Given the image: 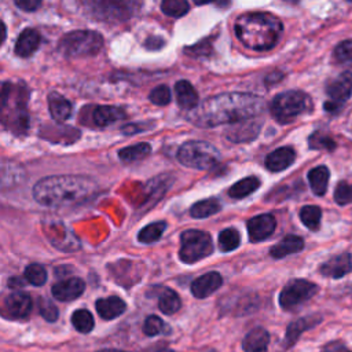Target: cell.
I'll return each instance as SVG.
<instances>
[{
    "label": "cell",
    "instance_id": "cell-1",
    "mask_svg": "<svg viewBox=\"0 0 352 352\" xmlns=\"http://www.w3.org/2000/svg\"><path fill=\"white\" fill-rule=\"evenodd\" d=\"M265 102L249 92H224L210 96L191 110L187 118L198 126L212 128L220 124L242 122L258 116Z\"/></svg>",
    "mask_w": 352,
    "mask_h": 352
},
{
    "label": "cell",
    "instance_id": "cell-2",
    "mask_svg": "<svg viewBox=\"0 0 352 352\" xmlns=\"http://www.w3.org/2000/svg\"><path fill=\"white\" fill-rule=\"evenodd\" d=\"M95 180L87 176L59 175L40 179L33 187V198L43 206L69 208L87 202L98 192Z\"/></svg>",
    "mask_w": 352,
    "mask_h": 352
},
{
    "label": "cell",
    "instance_id": "cell-3",
    "mask_svg": "<svg viewBox=\"0 0 352 352\" xmlns=\"http://www.w3.org/2000/svg\"><path fill=\"white\" fill-rule=\"evenodd\" d=\"M282 22L268 12H248L235 22L239 41L254 51H268L275 47L282 33Z\"/></svg>",
    "mask_w": 352,
    "mask_h": 352
},
{
    "label": "cell",
    "instance_id": "cell-4",
    "mask_svg": "<svg viewBox=\"0 0 352 352\" xmlns=\"http://www.w3.org/2000/svg\"><path fill=\"white\" fill-rule=\"evenodd\" d=\"M311 109V98L301 91L280 92L271 102V114L280 124L292 122Z\"/></svg>",
    "mask_w": 352,
    "mask_h": 352
},
{
    "label": "cell",
    "instance_id": "cell-5",
    "mask_svg": "<svg viewBox=\"0 0 352 352\" xmlns=\"http://www.w3.org/2000/svg\"><path fill=\"white\" fill-rule=\"evenodd\" d=\"M177 160L184 166L205 170L214 166L220 161V153L208 142L190 140L179 147Z\"/></svg>",
    "mask_w": 352,
    "mask_h": 352
},
{
    "label": "cell",
    "instance_id": "cell-6",
    "mask_svg": "<svg viewBox=\"0 0 352 352\" xmlns=\"http://www.w3.org/2000/svg\"><path fill=\"white\" fill-rule=\"evenodd\" d=\"M103 47V37L94 30H76L59 40V51L65 56H92Z\"/></svg>",
    "mask_w": 352,
    "mask_h": 352
},
{
    "label": "cell",
    "instance_id": "cell-7",
    "mask_svg": "<svg viewBox=\"0 0 352 352\" xmlns=\"http://www.w3.org/2000/svg\"><path fill=\"white\" fill-rule=\"evenodd\" d=\"M213 252L212 238L201 230H186L180 235L179 257L186 264L199 261Z\"/></svg>",
    "mask_w": 352,
    "mask_h": 352
},
{
    "label": "cell",
    "instance_id": "cell-8",
    "mask_svg": "<svg viewBox=\"0 0 352 352\" xmlns=\"http://www.w3.org/2000/svg\"><path fill=\"white\" fill-rule=\"evenodd\" d=\"M326 94L329 99L324 102L323 109L327 113L340 111L352 95V73L342 72L338 77L329 81L326 85Z\"/></svg>",
    "mask_w": 352,
    "mask_h": 352
},
{
    "label": "cell",
    "instance_id": "cell-9",
    "mask_svg": "<svg viewBox=\"0 0 352 352\" xmlns=\"http://www.w3.org/2000/svg\"><path fill=\"white\" fill-rule=\"evenodd\" d=\"M318 292V286L305 279L290 280L279 294V304L283 309H293L308 301Z\"/></svg>",
    "mask_w": 352,
    "mask_h": 352
},
{
    "label": "cell",
    "instance_id": "cell-10",
    "mask_svg": "<svg viewBox=\"0 0 352 352\" xmlns=\"http://www.w3.org/2000/svg\"><path fill=\"white\" fill-rule=\"evenodd\" d=\"M276 220L272 214H258L248 220V234L252 242L267 239L275 231Z\"/></svg>",
    "mask_w": 352,
    "mask_h": 352
},
{
    "label": "cell",
    "instance_id": "cell-11",
    "mask_svg": "<svg viewBox=\"0 0 352 352\" xmlns=\"http://www.w3.org/2000/svg\"><path fill=\"white\" fill-rule=\"evenodd\" d=\"M319 272L323 276L327 278H342L344 275L352 272V256L348 252H342L331 258H329L327 261H324L320 267H319Z\"/></svg>",
    "mask_w": 352,
    "mask_h": 352
},
{
    "label": "cell",
    "instance_id": "cell-12",
    "mask_svg": "<svg viewBox=\"0 0 352 352\" xmlns=\"http://www.w3.org/2000/svg\"><path fill=\"white\" fill-rule=\"evenodd\" d=\"M85 283L80 278H69L56 282L52 286V296L59 301H72L82 294Z\"/></svg>",
    "mask_w": 352,
    "mask_h": 352
},
{
    "label": "cell",
    "instance_id": "cell-13",
    "mask_svg": "<svg viewBox=\"0 0 352 352\" xmlns=\"http://www.w3.org/2000/svg\"><path fill=\"white\" fill-rule=\"evenodd\" d=\"M4 309L11 318H25L32 309V298L25 292H14L6 297Z\"/></svg>",
    "mask_w": 352,
    "mask_h": 352
},
{
    "label": "cell",
    "instance_id": "cell-14",
    "mask_svg": "<svg viewBox=\"0 0 352 352\" xmlns=\"http://www.w3.org/2000/svg\"><path fill=\"white\" fill-rule=\"evenodd\" d=\"M223 283V278L219 272L212 271L201 275L191 283V293L197 298H205L214 293Z\"/></svg>",
    "mask_w": 352,
    "mask_h": 352
},
{
    "label": "cell",
    "instance_id": "cell-15",
    "mask_svg": "<svg viewBox=\"0 0 352 352\" xmlns=\"http://www.w3.org/2000/svg\"><path fill=\"white\" fill-rule=\"evenodd\" d=\"M322 320V316L319 315H309V316H304L300 318L297 320H293L285 334V341H283V348H290L294 345V342L300 338L301 333H304L305 330L316 326L319 322Z\"/></svg>",
    "mask_w": 352,
    "mask_h": 352
},
{
    "label": "cell",
    "instance_id": "cell-16",
    "mask_svg": "<svg viewBox=\"0 0 352 352\" xmlns=\"http://www.w3.org/2000/svg\"><path fill=\"white\" fill-rule=\"evenodd\" d=\"M296 160V153L292 147H279L270 153L265 158V168L271 172H280L289 168Z\"/></svg>",
    "mask_w": 352,
    "mask_h": 352
},
{
    "label": "cell",
    "instance_id": "cell-17",
    "mask_svg": "<svg viewBox=\"0 0 352 352\" xmlns=\"http://www.w3.org/2000/svg\"><path fill=\"white\" fill-rule=\"evenodd\" d=\"M40 33L36 29L28 28L21 32L15 43V54L22 58L30 56L40 45Z\"/></svg>",
    "mask_w": 352,
    "mask_h": 352
},
{
    "label": "cell",
    "instance_id": "cell-18",
    "mask_svg": "<svg viewBox=\"0 0 352 352\" xmlns=\"http://www.w3.org/2000/svg\"><path fill=\"white\" fill-rule=\"evenodd\" d=\"M175 92H176V99L177 104L184 109V110H194L199 104V98L191 82L186 80H180L175 85Z\"/></svg>",
    "mask_w": 352,
    "mask_h": 352
},
{
    "label": "cell",
    "instance_id": "cell-19",
    "mask_svg": "<svg viewBox=\"0 0 352 352\" xmlns=\"http://www.w3.org/2000/svg\"><path fill=\"white\" fill-rule=\"evenodd\" d=\"M268 342H270L268 331L263 327H256L245 336L242 341V348L245 352H267Z\"/></svg>",
    "mask_w": 352,
    "mask_h": 352
},
{
    "label": "cell",
    "instance_id": "cell-20",
    "mask_svg": "<svg viewBox=\"0 0 352 352\" xmlns=\"http://www.w3.org/2000/svg\"><path fill=\"white\" fill-rule=\"evenodd\" d=\"M304 248V239L298 235H286L283 239H280L276 245H274L270 249V254L274 258H282L289 254L297 253L302 250Z\"/></svg>",
    "mask_w": 352,
    "mask_h": 352
},
{
    "label": "cell",
    "instance_id": "cell-21",
    "mask_svg": "<svg viewBox=\"0 0 352 352\" xmlns=\"http://www.w3.org/2000/svg\"><path fill=\"white\" fill-rule=\"evenodd\" d=\"M126 305L124 300H121L117 296L106 297V298H99L96 301V311L102 319L110 320L117 316H120L125 311Z\"/></svg>",
    "mask_w": 352,
    "mask_h": 352
},
{
    "label": "cell",
    "instance_id": "cell-22",
    "mask_svg": "<svg viewBox=\"0 0 352 352\" xmlns=\"http://www.w3.org/2000/svg\"><path fill=\"white\" fill-rule=\"evenodd\" d=\"M48 109L55 121H66L72 116V103L58 92L48 95Z\"/></svg>",
    "mask_w": 352,
    "mask_h": 352
},
{
    "label": "cell",
    "instance_id": "cell-23",
    "mask_svg": "<svg viewBox=\"0 0 352 352\" xmlns=\"http://www.w3.org/2000/svg\"><path fill=\"white\" fill-rule=\"evenodd\" d=\"M92 118L98 126L104 128L110 124H114L116 121L125 118V113L117 106H99L94 110Z\"/></svg>",
    "mask_w": 352,
    "mask_h": 352
},
{
    "label": "cell",
    "instance_id": "cell-24",
    "mask_svg": "<svg viewBox=\"0 0 352 352\" xmlns=\"http://www.w3.org/2000/svg\"><path fill=\"white\" fill-rule=\"evenodd\" d=\"M329 177H330V172H329V168L324 165L315 166L308 172V182L315 195L322 197L326 194Z\"/></svg>",
    "mask_w": 352,
    "mask_h": 352
},
{
    "label": "cell",
    "instance_id": "cell-25",
    "mask_svg": "<svg viewBox=\"0 0 352 352\" xmlns=\"http://www.w3.org/2000/svg\"><path fill=\"white\" fill-rule=\"evenodd\" d=\"M260 129V125L253 122V121H242L238 122V126L227 131V138L232 142H246V140H252L257 136Z\"/></svg>",
    "mask_w": 352,
    "mask_h": 352
},
{
    "label": "cell",
    "instance_id": "cell-26",
    "mask_svg": "<svg viewBox=\"0 0 352 352\" xmlns=\"http://www.w3.org/2000/svg\"><path fill=\"white\" fill-rule=\"evenodd\" d=\"M260 186V180L256 176H248L235 184H232L228 190V195L235 199H241L256 191Z\"/></svg>",
    "mask_w": 352,
    "mask_h": 352
},
{
    "label": "cell",
    "instance_id": "cell-27",
    "mask_svg": "<svg viewBox=\"0 0 352 352\" xmlns=\"http://www.w3.org/2000/svg\"><path fill=\"white\" fill-rule=\"evenodd\" d=\"M220 209H221V204L219 199L208 198V199L195 202L190 209V214L197 219H204L217 213Z\"/></svg>",
    "mask_w": 352,
    "mask_h": 352
},
{
    "label": "cell",
    "instance_id": "cell-28",
    "mask_svg": "<svg viewBox=\"0 0 352 352\" xmlns=\"http://www.w3.org/2000/svg\"><path fill=\"white\" fill-rule=\"evenodd\" d=\"M150 151H151V146L146 142H142V143H136L133 146L121 148L118 151V157L124 162H133V161H139V160L147 157L150 154Z\"/></svg>",
    "mask_w": 352,
    "mask_h": 352
},
{
    "label": "cell",
    "instance_id": "cell-29",
    "mask_svg": "<svg viewBox=\"0 0 352 352\" xmlns=\"http://www.w3.org/2000/svg\"><path fill=\"white\" fill-rule=\"evenodd\" d=\"M180 305H182V301L176 292H173L172 289L162 290V293L160 294V298H158V308L161 312H164L166 315H172L176 311H179Z\"/></svg>",
    "mask_w": 352,
    "mask_h": 352
},
{
    "label": "cell",
    "instance_id": "cell-30",
    "mask_svg": "<svg viewBox=\"0 0 352 352\" xmlns=\"http://www.w3.org/2000/svg\"><path fill=\"white\" fill-rule=\"evenodd\" d=\"M166 228V223L165 221H155V223H150L146 227H143L139 234H138V239L142 243H153L155 241H158L164 231Z\"/></svg>",
    "mask_w": 352,
    "mask_h": 352
},
{
    "label": "cell",
    "instance_id": "cell-31",
    "mask_svg": "<svg viewBox=\"0 0 352 352\" xmlns=\"http://www.w3.org/2000/svg\"><path fill=\"white\" fill-rule=\"evenodd\" d=\"M300 219L302 221V224L312 230L316 231L320 226V219H322V210L319 206L315 205H305L301 208L300 210Z\"/></svg>",
    "mask_w": 352,
    "mask_h": 352
},
{
    "label": "cell",
    "instance_id": "cell-32",
    "mask_svg": "<svg viewBox=\"0 0 352 352\" xmlns=\"http://www.w3.org/2000/svg\"><path fill=\"white\" fill-rule=\"evenodd\" d=\"M241 243L239 232L235 228H224L219 234V248L221 252L235 250Z\"/></svg>",
    "mask_w": 352,
    "mask_h": 352
},
{
    "label": "cell",
    "instance_id": "cell-33",
    "mask_svg": "<svg viewBox=\"0 0 352 352\" xmlns=\"http://www.w3.org/2000/svg\"><path fill=\"white\" fill-rule=\"evenodd\" d=\"M308 146L314 150H326V151H333L337 147L336 140L329 136L324 132H314L309 138H308Z\"/></svg>",
    "mask_w": 352,
    "mask_h": 352
},
{
    "label": "cell",
    "instance_id": "cell-34",
    "mask_svg": "<svg viewBox=\"0 0 352 352\" xmlns=\"http://www.w3.org/2000/svg\"><path fill=\"white\" fill-rule=\"evenodd\" d=\"M72 323L80 333H89L94 329V316L87 309H77L72 315Z\"/></svg>",
    "mask_w": 352,
    "mask_h": 352
},
{
    "label": "cell",
    "instance_id": "cell-35",
    "mask_svg": "<svg viewBox=\"0 0 352 352\" xmlns=\"http://www.w3.org/2000/svg\"><path fill=\"white\" fill-rule=\"evenodd\" d=\"M23 275H25V279L29 283L34 285V286H41L47 280V271H45V268L43 265H40V264H36V263L28 265L25 268Z\"/></svg>",
    "mask_w": 352,
    "mask_h": 352
},
{
    "label": "cell",
    "instance_id": "cell-36",
    "mask_svg": "<svg viewBox=\"0 0 352 352\" xmlns=\"http://www.w3.org/2000/svg\"><path fill=\"white\" fill-rule=\"evenodd\" d=\"M188 8H190V6L184 0H166V1H162V4H161L162 12L169 16H173V18L183 16L184 14H187Z\"/></svg>",
    "mask_w": 352,
    "mask_h": 352
},
{
    "label": "cell",
    "instance_id": "cell-37",
    "mask_svg": "<svg viewBox=\"0 0 352 352\" xmlns=\"http://www.w3.org/2000/svg\"><path fill=\"white\" fill-rule=\"evenodd\" d=\"M148 99L157 106H165L170 102V89L165 84L157 85L154 89H151Z\"/></svg>",
    "mask_w": 352,
    "mask_h": 352
},
{
    "label": "cell",
    "instance_id": "cell-38",
    "mask_svg": "<svg viewBox=\"0 0 352 352\" xmlns=\"http://www.w3.org/2000/svg\"><path fill=\"white\" fill-rule=\"evenodd\" d=\"M165 330V323L162 322L161 318L157 315H150L146 318L144 324H143V333L148 337L157 336Z\"/></svg>",
    "mask_w": 352,
    "mask_h": 352
},
{
    "label": "cell",
    "instance_id": "cell-39",
    "mask_svg": "<svg viewBox=\"0 0 352 352\" xmlns=\"http://www.w3.org/2000/svg\"><path fill=\"white\" fill-rule=\"evenodd\" d=\"M334 201L338 205H348L352 202V184L340 182L334 190Z\"/></svg>",
    "mask_w": 352,
    "mask_h": 352
},
{
    "label": "cell",
    "instance_id": "cell-40",
    "mask_svg": "<svg viewBox=\"0 0 352 352\" xmlns=\"http://www.w3.org/2000/svg\"><path fill=\"white\" fill-rule=\"evenodd\" d=\"M334 59L340 63L352 62V40L341 41L334 48Z\"/></svg>",
    "mask_w": 352,
    "mask_h": 352
},
{
    "label": "cell",
    "instance_id": "cell-41",
    "mask_svg": "<svg viewBox=\"0 0 352 352\" xmlns=\"http://www.w3.org/2000/svg\"><path fill=\"white\" fill-rule=\"evenodd\" d=\"M40 314L48 322H55L58 319L59 311L56 305L48 298H40Z\"/></svg>",
    "mask_w": 352,
    "mask_h": 352
},
{
    "label": "cell",
    "instance_id": "cell-42",
    "mask_svg": "<svg viewBox=\"0 0 352 352\" xmlns=\"http://www.w3.org/2000/svg\"><path fill=\"white\" fill-rule=\"evenodd\" d=\"M322 352H352L341 341H331L322 348Z\"/></svg>",
    "mask_w": 352,
    "mask_h": 352
},
{
    "label": "cell",
    "instance_id": "cell-43",
    "mask_svg": "<svg viewBox=\"0 0 352 352\" xmlns=\"http://www.w3.org/2000/svg\"><path fill=\"white\" fill-rule=\"evenodd\" d=\"M15 6L25 11H34L41 6V1L40 0H22V1H15Z\"/></svg>",
    "mask_w": 352,
    "mask_h": 352
},
{
    "label": "cell",
    "instance_id": "cell-44",
    "mask_svg": "<svg viewBox=\"0 0 352 352\" xmlns=\"http://www.w3.org/2000/svg\"><path fill=\"white\" fill-rule=\"evenodd\" d=\"M162 44H164V40L160 37H150L144 41V47L148 50H158L162 47Z\"/></svg>",
    "mask_w": 352,
    "mask_h": 352
},
{
    "label": "cell",
    "instance_id": "cell-45",
    "mask_svg": "<svg viewBox=\"0 0 352 352\" xmlns=\"http://www.w3.org/2000/svg\"><path fill=\"white\" fill-rule=\"evenodd\" d=\"M144 129V125L143 124H140L139 126L136 125V124H129V125H125V126H122V132L125 133V135H132V133H139V132H142Z\"/></svg>",
    "mask_w": 352,
    "mask_h": 352
},
{
    "label": "cell",
    "instance_id": "cell-46",
    "mask_svg": "<svg viewBox=\"0 0 352 352\" xmlns=\"http://www.w3.org/2000/svg\"><path fill=\"white\" fill-rule=\"evenodd\" d=\"M98 352H126V351H118V349H100Z\"/></svg>",
    "mask_w": 352,
    "mask_h": 352
},
{
    "label": "cell",
    "instance_id": "cell-47",
    "mask_svg": "<svg viewBox=\"0 0 352 352\" xmlns=\"http://www.w3.org/2000/svg\"><path fill=\"white\" fill-rule=\"evenodd\" d=\"M158 352H173V351H170V349H161V351H158Z\"/></svg>",
    "mask_w": 352,
    "mask_h": 352
}]
</instances>
